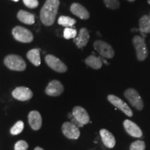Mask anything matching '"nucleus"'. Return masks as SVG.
<instances>
[{
    "label": "nucleus",
    "mask_w": 150,
    "mask_h": 150,
    "mask_svg": "<svg viewBox=\"0 0 150 150\" xmlns=\"http://www.w3.org/2000/svg\"><path fill=\"white\" fill-rule=\"evenodd\" d=\"M17 17L20 22L26 24H33L35 22L34 16L26 11L21 10L19 11Z\"/></svg>",
    "instance_id": "19"
},
{
    "label": "nucleus",
    "mask_w": 150,
    "mask_h": 150,
    "mask_svg": "<svg viewBox=\"0 0 150 150\" xmlns=\"http://www.w3.org/2000/svg\"><path fill=\"white\" fill-rule=\"evenodd\" d=\"M149 17H150V16H149Z\"/></svg>",
    "instance_id": "34"
},
{
    "label": "nucleus",
    "mask_w": 150,
    "mask_h": 150,
    "mask_svg": "<svg viewBox=\"0 0 150 150\" xmlns=\"http://www.w3.org/2000/svg\"><path fill=\"white\" fill-rule=\"evenodd\" d=\"M139 31L144 38L147 33H150V17L143 16L139 20Z\"/></svg>",
    "instance_id": "18"
},
{
    "label": "nucleus",
    "mask_w": 150,
    "mask_h": 150,
    "mask_svg": "<svg viewBox=\"0 0 150 150\" xmlns=\"http://www.w3.org/2000/svg\"><path fill=\"white\" fill-rule=\"evenodd\" d=\"M95 50L105 59H112L115 55L113 49L109 44L102 40H96L93 44Z\"/></svg>",
    "instance_id": "6"
},
{
    "label": "nucleus",
    "mask_w": 150,
    "mask_h": 150,
    "mask_svg": "<svg viewBox=\"0 0 150 150\" xmlns=\"http://www.w3.org/2000/svg\"><path fill=\"white\" fill-rule=\"evenodd\" d=\"M133 44L136 49L137 59L138 61H145L148 56V50L145 38L140 35H135L133 38Z\"/></svg>",
    "instance_id": "3"
},
{
    "label": "nucleus",
    "mask_w": 150,
    "mask_h": 150,
    "mask_svg": "<svg viewBox=\"0 0 150 150\" xmlns=\"http://www.w3.org/2000/svg\"><path fill=\"white\" fill-rule=\"evenodd\" d=\"M45 62L50 68L57 72L63 73L67 70V67L64 63H63L57 57L51 54L45 56Z\"/></svg>",
    "instance_id": "7"
},
{
    "label": "nucleus",
    "mask_w": 150,
    "mask_h": 150,
    "mask_svg": "<svg viewBox=\"0 0 150 150\" xmlns=\"http://www.w3.org/2000/svg\"><path fill=\"white\" fill-rule=\"evenodd\" d=\"M71 122H72V124H74L75 126L77 127L78 128H80V127H82L83 126L82 124H81L78 120H76L75 119L74 117H72V118H71Z\"/></svg>",
    "instance_id": "29"
},
{
    "label": "nucleus",
    "mask_w": 150,
    "mask_h": 150,
    "mask_svg": "<svg viewBox=\"0 0 150 150\" xmlns=\"http://www.w3.org/2000/svg\"><path fill=\"white\" fill-rule=\"evenodd\" d=\"M124 95L128 99L131 106H133L138 110H142L144 107L143 101L136 90L134 88H128L125 91Z\"/></svg>",
    "instance_id": "4"
},
{
    "label": "nucleus",
    "mask_w": 150,
    "mask_h": 150,
    "mask_svg": "<svg viewBox=\"0 0 150 150\" xmlns=\"http://www.w3.org/2000/svg\"><path fill=\"white\" fill-rule=\"evenodd\" d=\"M125 130L130 136L135 138H141L142 136V130L134 122L126 120L123 123Z\"/></svg>",
    "instance_id": "13"
},
{
    "label": "nucleus",
    "mask_w": 150,
    "mask_h": 150,
    "mask_svg": "<svg viewBox=\"0 0 150 150\" xmlns=\"http://www.w3.org/2000/svg\"><path fill=\"white\" fill-rule=\"evenodd\" d=\"M70 11L74 16L82 20H88L90 18V13L85 7L80 4L74 3L71 5Z\"/></svg>",
    "instance_id": "16"
},
{
    "label": "nucleus",
    "mask_w": 150,
    "mask_h": 150,
    "mask_svg": "<svg viewBox=\"0 0 150 150\" xmlns=\"http://www.w3.org/2000/svg\"><path fill=\"white\" fill-rule=\"evenodd\" d=\"M64 91V87L59 81L53 80L50 82L45 89V93L49 96L57 97L61 95Z\"/></svg>",
    "instance_id": "11"
},
{
    "label": "nucleus",
    "mask_w": 150,
    "mask_h": 150,
    "mask_svg": "<svg viewBox=\"0 0 150 150\" xmlns=\"http://www.w3.org/2000/svg\"><path fill=\"white\" fill-rule=\"evenodd\" d=\"M13 35L14 38L19 42L28 43L31 42L33 40V35L32 33L26 28L20 26H18L13 28L12 31Z\"/></svg>",
    "instance_id": "5"
},
{
    "label": "nucleus",
    "mask_w": 150,
    "mask_h": 150,
    "mask_svg": "<svg viewBox=\"0 0 150 150\" xmlns=\"http://www.w3.org/2000/svg\"><path fill=\"white\" fill-rule=\"evenodd\" d=\"M101 138H102V142L104 145L108 148H112L115 145V139L110 131L106 129H101L99 131Z\"/></svg>",
    "instance_id": "17"
},
{
    "label": "nucleus",
    "mask_w": 150,
    "mask_h": 150,
    "mask_svg": "<svg viewBox=\"0 0 150 150\" xmlns=\"http://www.w3.org/2000/svg\"><path fill=\"white\" fill-rule=\"evenodd\" d=\"M58 23L65 27H72L76 23V20L68 16H62L58 20Z\"/></svg>",
    "instance_id": "22"
},
{
    "label": "nucleus",
    "mask_w": 150,
    "mask_h": 150,
    "mask_svg": "<svg viewBox=\"0 0 150 150\" xmlns=\"http://www.w3.org/2000/svg\"><path fill=\"white\" fill-rule=\"evenodd\" d=\"M24 129V122L22 121H18L11 129V134L12 135H18Z\"/></svg>",
    "instance_id": "23"
},
{
    "label": "nucleus",
    "mask_w": 150,
    "mask_h": 150,
    "mask_svg": "<svg viewBox=\"0 0 150 150\" xmlns=\"http://www.w3.org/2000/svg\"><path fill=\"white\" fill-rule=\"evenodd\" d=\"M62 131L65 137L69 139L76 140L80 136V131L77 127L71 122H65L62 126Z\"/></svg>",
    "instance_id": "9"
},
{
    "label": "nucleus",
    "mask_w": 150,
    "mask_h": 150,
    "mask_svg": "<svg viewBox=\"0 0 150 150\" xmlns=\"http://www.w3.org/2000/svg\"><path fill=\"white\" fill-rule=\"evenodd\" d=\"M77 35V31L75 29L70 27H65L63 31V37L67 40L71 38H74Z\"/></svg>",
    "instance_id": "24"
},
{
    "label": "nucleus",
    "mask_w": 150,
    "mask_h": 150,
    "mask_svg": "<svg viewBox=\"0 0 150 150\" xmlns=\"http://www.w3.org/2000/svg\"><path fill=\"white\" fill-rule=\"evenodd\" d=\"M145 143L142 140H136L131 144L130 150H145Z\"/></svg>",
    "instance_id": "25"
},
{
    "label": "nucleus",
    "mask_w": 150,
    "mask_h": 150,
    "mask_svg": "<svg viewBox=\"0 0 150 150\" xmlns=\"http://www.w3.org/2000/svg\"><path fill=\"white\" fill-rule=\"evenodd\" d=\"M4 62L6 66L11 70L24 71L27 66L24 59L16 54H10L6 56Z\"/></svg>",
    "instance_id": "2"
},
{
    "label": "nucleus",
    "mask_w": 150,
    "mask_h": 150,
    "mask_svg": "<svg viewBox=\"0 0 150 150\" xmlns=\"http://www.w3.org/2000/svg\"><path fill=\"white\" fill-rule=\"evenodd\" d=\"M34 150H44V149H42V148L40 147H37L35 148Z\"/></svg>",
    "instance_id": "30"
},
{
    "label": "nucleus",
    "mask_w": 150,
    "mask_h": 150,
    "mask_svg": "<svg viewBox=\"0 0 150 150\" xmlns=\"http://www.w3.org/2000/svg\"><path fill=\"white\" fill-rule=\"evenodd\" d=\"M23 2L24 5L29 8H35L38 6V0H23Z\"/></svg>",
    "instance_id": "28"
},
{
    "label": "nucleus",
    "mask_w": 150,
    "mask_h": 150,
    "mask_svg": "<svg viewBox=\"0 0 150 150\" xmlns=\"http://www.w3.org/2000/svg\"><path fill=\"white\" fill-rule=\"evenodd\" d=\"M12 95L17 100L24 102L32 98L33 93L29 88L20 86L14 89L12 92Z\"/></svg>",
    "instance_id": "10"
},
{
    "label": "nucleus",
    "mask_w": 150,
    "mask_h": 150,
    "mask_svg": "<svg viewBox=\"0 0 150 150\" xmlns=\"http://www.w3.org/2000/svg\"><path fill=\"white\" fill-rule=\"evenodd\" d=\"M148 3H149L150 4V0H148Z\"/></svg>",
    "instance_id": "33"
},
{
    "label": "nucleus",
    "mask_w": 150,
    "mask_h": 150,
    "mask_svg": "<svg viewBox=\"0 0 150 150\" xmlns=\"http://www.w3.org/2000/svg\"><path fill=\"white\" fill-rule=\"evenodd\" d=\"M104 3L106 7L112 10H116L119 8L120 5L118 0H104Z\"/></svg>",
    "instance_id": "26"
},
{
    "label": "nucleus",
    "mask_w": 150,
    "mask_h": 150,
    "mask_svg": "<svg viewBox=\"0 0 150 150\" xmlns=\"http://www.w3.org/2000/svg\"><path fill=\"white\" fill-rule=\"evenodd\" d=\"M72 115L76 120H78L83 125H86L90 122L89 115L85 108L81 106H75L72 110Z\"/></svg>",
    "instance_id": "12"
},
{
    "label": "nucleus",
    "mask_w": 150,
    "mask_h": 150,
    "mask_svg": "<svg viewBox=\"0 0 150 150\" xmlns=\"http://www.w3.org/2000/svg\"><path fill=\"white\" fill-rule=\"evenodd\" d=\"M29 125L33 130H39L42 126V117L40 112L37 110H32L29 112Z\"/></svg>",
    "instance_id": "15"
},
{
    "label": "nucleus",
    "mask_w": 150,
    "mask_h": 150,
    "mask_svg": "<svg viewBox=\"0 0 150 150\" xmlns=\"http://www.w3.org/2000/svg\"><path fill=\"white\" fill-rule=\"evenodd\" d=\"M89 39L90 35L88 29L86 28H82L80 29L77 36L74 38V40L78 48H83L88 44Z\"/></svg>",
    "instance_id": "14"
},
{
    "label": "nucleus",
    "mask_w": 150,
    "mask_h": 150,
    "mask_svg": "<svg viewBox=\"0 0 150 150\" xmlns=\"http://www.w3.org/2000/svg\"><path fill=\"white\" fill-rule=\"evenodd\" d=\"M60 5L59 0H47L41 8L40 18L45 25L51 26L55 21Z\"/></svg>",
    "instance_id": "1"
},
{
    "label": "nucleus",
    "mask_w": 150,
    "mask_h": 150,
    "mask_svg": "<svg viewBox=\"0 0 150 150\" xmlns=\"http://www.w3.org/2000/svg\"><path fill=\"white\" fill-rule=\"evenodd\" d=\"M13 1H18L19 0H13Z\"/></svg>",
    "instance_id": "32"
},
{
    "label": "nucleus",
    "mask_w": 150,
    "mask_h": 150,
    "mask_svg": "<svg viewBox=\"0 0 150 150\" xmlns=\"http://www.w3.org/2000/svg\"><path fill=\"white\" fill-rule=\"evenodd\" d=\"M40 49H33L27 52V57L31 63L35 66H39L40 65Z\"/></svg>",
    "instance_id": "20"
},
{
    "label": "nucleus",
    "mask_w": 150,
    "mask_h": 150,
    "mask_svg": "<svg viewBox=\"0 0 150 150\" xmlns=\"http://www.w3.org/2000/svg\"><path fill=\"white\" fill-rule=\"evenodd\" d=\"M108 102L115 106L118 109L121 110L125 115H127L129 117H131L133 115V112L129 106L126 103L122 100L120 98L115 96L114 95H109L107 97Z\"/></svg>",
    "instance_id": "8"
},
{
    "label": "nucleus",
    "mask_w": 150,
    "mask_h": 150,
    "mask_svg": "<svg viewBox=\"0 0 150 150\" xmlns=\"http://www.w3.org/2000/svg\"><path fill=\"white\" fill-rule=\"evenodd\" d=\"M29 145L24 140H19L15 145V150H27Z\"/></svg>",
    "instance_id": "27"
},
{
    "label": "nucleus",
    "mask_w": 150,
    "mask_h": 150,
    "mask_svg": "<svg viewBox=\"0 0 150 150\" xmlns=\"http://www.w3.org/2000/svg\"><path fill=\"white\" fill-rule=\"evenodd\" d=\"M127 1H131V2H133V1H136V0H127Z\"/></svg>",
    "instance_id": "31"
},
{
    "label": "nucleus",
    "mask_w": 150,
    "mask_h": 150,
    "mask_svg": "<svg viewBox=\"0 0 150 150\" xmlns=\"http://www.w3.org/2000/svg\"><path fill=\"white\" fill-rule=\"evenodd\" d=\"M85 63L86 65H88L89 67L95 70H98L100 69L102 66V61L101 59V57H97L95 55H91L85 60Z\"/></svg>",
    "instance_id": "21"
}]
</instances>
